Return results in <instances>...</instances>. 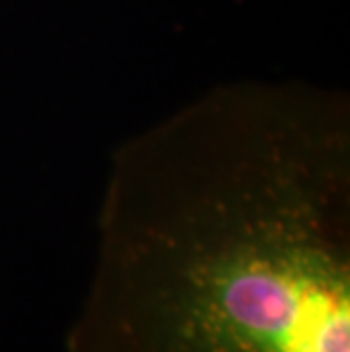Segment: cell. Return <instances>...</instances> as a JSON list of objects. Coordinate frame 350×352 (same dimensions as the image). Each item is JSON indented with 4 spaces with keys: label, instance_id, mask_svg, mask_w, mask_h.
Wrapping results in <instances>:
<instances>
[{
    "label": "cell",
    "instance_id": "cell-1",
    "mask_svg": "<svg viewBox=\"0 0 350 352\" xmlns=\"http://www.w3.org/2000/svg\"><path fill=\"white\" fill-rule=\"evenodd\" d=\"M66 352H350L341 96L214 89L125 146Z\"/></svg>",
    "mask_w": 350,
    "mask_h": 352
}]
</instances>
